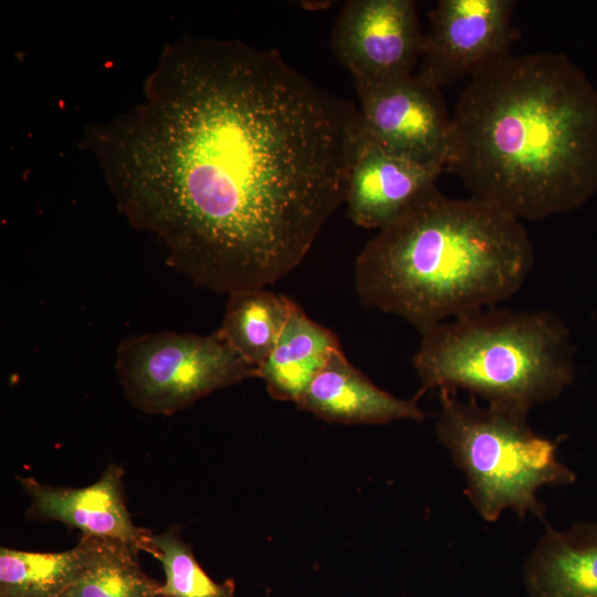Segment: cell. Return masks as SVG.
I'll use <instances>...</instances> for the list:
<instances>
[{
	"instance_id": "obj_11",
	"label": "cell",
	"mask_w": 597,
	"mask_h": 597,
	"mask_svg": "<svg viewBox=\"0 0 597 597\" xmlns=\"http://www.w3.org/2000/svg\"><path fill=\"white\" fill-rule=\"evenodd\" d=\"M444 168L395 155L359 129L345 197L346 213L357 226L383 229L420 196L436 187Z\"/></svg>"
},
{
	"instance_id": "obj_18",
	"label": "cell",
	"mask_w": 597,
	"mask_h": 597,
	"mask_svg": "<svg viewBox=\"0 0 597 597\" xmlns=\"http://www.w3.org/2000/svg\"><path fill=\"white\" fill-rule=\"evenodd\" d=\"M150 555L165 572L164 597H235L233 579L213 580L197 561L192 547L181 536L177 525L154 534Z\"/></svg>"
},
{
	"instance_id": "obj_8",
	"label": "cell",
	"mask_w": 597,
	"mask_h": 597,
	"mask_svg": "<svg viewBox=\"0 0 597 597\" xmlns=\"http://www.w3.org/2000/svg\"><path fill=\"white\" fill-rule=\"evenodd\" d=\"M363 132L384 149L444 168L451 116L441 88L417 73L356 86Z\"/></svg>"
},
{
	"instance_id": "obj_16",
	"label": "cell",
	"mask_w": 597,
	"mask_h": 597,
	"mask_svg": "<svg viewBox=\"0 0 597 597\" xmlns=\"http://www.w3.org/2000/svg\"><path fill=\"white\" fill-rule=\"evenodd\" d=\"M91 552L88 536L72 548L42 553L0 548V597H57L67 591L85 569Z\"/></svg>"
},
{
	"instance_id": "obj_10",
	"label": "cell",
	"mask_w": 597,
	"mask_h": 597,
	"mask_svg": "<svg viewBox=\"0 0 597 597\" xmlns=\"http://www.w3.org/2000/svg\"><path fill=\"white\" fill-rule=\"evenodd\" d=\"M124 470L111 463L100 479L83 488L55 486L32 476H15L30 499L31 520L55 521L82 532L127 544L137 554L151 552V533L133 522L126 505Z\"/></svg>"
},
{
	"instance_id": "obj_19",
	"label": "cell",
	"mask_w": 597,
	"mask_h": 597,
	"mask_svg": "<svg viewBox=\"0 0 597 597\" xmlns=\"http://www.w3.org/2000/svg\"><path fill=\"white\" fill-rule=\"evenodd\" d=\"M57 597H72V596H71L70 591L67 590V591L59 595Z\"/></svg>"
},
{
	"instance_id": "obj_9",
	"label": "cell",
	"mask_w": 597,
	"mask_h": 597,
	"mask_svg": "<svg viewBox=\"0 0 597 597\" xmlns=\"http://www.w3.org/2000/svg\"><path fill=\"white\" fill-rule=\"evenodd\" d=\"M514 7L513 0L438 1L416 73L442 88L510 53Z\"/></svg>"
},
{
	"instance_id": "obj_14",
	"label": "cell",
	"mask_w": 597,
	"mask_h": 597,
	"mask_svg": "<svg viewBox=\"0 0 597 597\" xmlns=\"http://www.w3.org/2000/svg\"><path fill=\"white\" fill-rule=\"evenodd\" d=\"M342 349L338 337L295 303L265 362L258 368L270 396L297 404L329 358Z\"/></svg>"
},
{
	"instance_id": "obj_2",
	"label": "cell",
	"mask_w": 597,
	"mask_h": 597,
	"mask_svg": "<svg viewBox=\"0 0 597 597\" xmlns=\"http://www.w3.org/2000/svg\"><path fill=\"white\" fill-rule=\"evenodd\" d=\"M446 171L519 220L580 208L597 192V88L564 53L496 59L455 103Z\"/></svg>"
},
{
	"instance_id": "obj_4",
	"label": "cell",
	"mask_w": 597,
	"mask_h": 597,
	"mask_svg": "<svg viewBox=\"0 0 597 597\" xmlns=\"http://www.w3.org/2000/svg\"><path fill=\"white\" fill-rule=\"evenodd\" d=\"M413 368L428 389H463L523 413L574 380L569 333L548 311L488 307L422 331Z\"/></svg>"
},
{
	"instance_id": "obj_12",
	"label": "cell",
	"mask_w": 597,
	"mask_h": 597,
	"mask_svg": "<svg viewBox=\"0 0 597 597\" xmlns=\"http://www.w3.org/2000/svg\"><path fill=\"white\" fill-rule=\"evenodd\" d=\"M400 399L376 386L348 362L343 349L336 352L314 378L296 406L315 417L343 425H383L396 420H422L418 400Z\"/></svg>"
},
{
	"instance_id": "obj_17",
	"label": "cell",
	"mask_w": 597,
	"mask_h": 597,
	"mask_svg": "<svg viewBox=\"0 0 597 597\" xmlns=\"http://www.w3.org/2000/svg\"><path fill=\"white\" fill-rule=\"evenodd\" d=\"M91 552L72 597H164L161 584L139 566L130 547L117 540L88 536Z\"/></svg>"
},
{
	"instance_id": "obj_1",
	"label": "cell",
	"mask_w": 597,
	"mask_h": 597,
	"mask_svg": "<svg viewBox=\"0 0 597 597\" xmlns=\"http://www.w3.org/2000/svg\"><path fill=\"white\" fill-rule=\"evenodd\" d=\"M147 98L101 134L129 221L216 293L293 271L345 202L358 108L274 50L201 39L163 59Z\"/></svg>"
},
{
	"instance_id": "obj_7",
	"label": "cell",
	"mask_w": 597,
	"mask_h": 597,
	"mask_svg": "<svg viewBox=\"0 0 597 597\" xmlns=\"http://www.w3.org/2000/svg\"><path fill=\"white\" fill-rule=\"evenodd\" d=\"M423 35L413 0H349L331 43L356 87L415 73Z\"/></svg>"
},
{
	"instance_id": "obj_13",
	"label": "cell",
	"mask_w": 597,
	"mask_h": 597,
	"mask_svg": "<svg viewBox=\"0 0 597 597\" xmlns=\"http://www.w3.org/2000/svg\"><path fill=\"white\" fill-rule=\"evenodd\" d=\"M531 597H597V523L546 528L524 566Z\"/></svg>"
},
{
	"instance_id": "obj_15",
	"label": "cell",
	"mask_w": 597,
	"mask_h": 597,
	"mask_svg": "<svg viewBox=\"0 0 597 597\" xmlns=\"http://www.w3.org/2000/svg\"><path fill=\"white\" fill-rule=\"evenodd\" d=\"M228 296L219 332L245 362L259 368L276 345L295 303L265 289Z\"/></svg>"
},
{
	"instance_id": "obj_5",
	"label": "cell",
	"mask_w": 597,
	"mask_h": 597,
	"mask_svg": "<svg viewBox=\"0 0 597 597\" xmlns=\"http://www.w3.org/2000/svg\"><path fill=\"white\" fill-rule=\"evenodd\" d=\"M439 441L467 478L465 494L480 515L495 522L504 510L544 519L536 494L545 485H568L575 473L556 457L557 443L530 427L527 413L469 402L440 390Z\"/></svg>"
},
{
	"instance_id": "obj_6",
	"label": "cell",
	"mask_w": 597,
	"mask_h": 597,
	"mask_svg": "<svg viewBox=\"0 0 597 597\" xmlns=\"http://www.w3.org/2000/svg\"><path fill=\"white\" fill-rule=\"evenodd\" d=\"M116 370L128 401L148 415L170 416L198 399L258 377L218 331L210 335L157 332L121 342Z\"/></svg>"
},
{
	"instance_id": "obj_3",
	"label": "cell",
	"mask_w": 597,
	"mask_h": 597,
	"mask_svg": "<svg viewBox=\"0 0 597 597\" xmlns=\"http://www.w3.org/2000/svg\"><path fill=\"white\" fill-rule=\"evenodd\" d=\"M533 264L521 220L433 187L365 245L355 263V287L364 305L420 332L512 297Z\"/></svg>"
}]
</instances>
